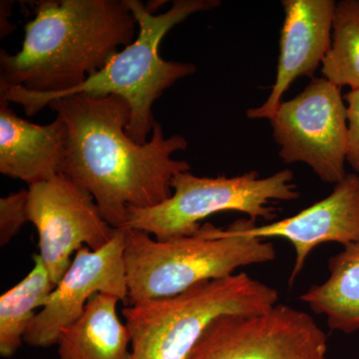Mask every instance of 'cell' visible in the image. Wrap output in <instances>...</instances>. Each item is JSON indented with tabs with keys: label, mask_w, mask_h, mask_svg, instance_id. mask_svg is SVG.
<instances>
[{
	"label": "cell",
	"mask_w": 359,
	"mask_h": 359,
	"mask_svg": "<svg viewBox=\"0 0 359 359\" xmlns=\"http://www.w3.org/2000/svg\"><path fill=\"white\" fill-rule=\"evenodd\" d=\"M48 106L67 127L60 174L91 194L112 228L124 229L131 208L146 209L169 199L174 177L190 172L187 161L172 158L188 142L181 135L166 138L160 123L147 143L130 138L131 110L121 97L75 94Z\"/></svg>",
	"instance_id": "obj_1"
},
{
	"label": "cell",
	"mask_w": 359,
	"mask_h": 359,
	"mask_svg": "<svg viewBox=\"0 0 359 359\" xmlns=\"http://www.w3.org/2000/svg\"><path fill=\"white\" fill-rule=\"evenodd\" d=\"M128 0H45L25 25L16 54L0 52V83L37 93H65L133 43Z\"/></svg>",
	"instance_id": "obj_2"
},
{
	"label": "cell",
	"mask_w": 359,
	"mask_h": 359,
	"mask_svg": "<svg viewBox=\"0 0 359 359\" xmlns=\"http://www.w3.org/2000/svg\"><path fill=\"white\" fill-rule=\"evenodd\" d=\"M139 25L133 43L118 52L102 69L90 75L86 81L65 93L47 94L28 91L21 86L0 83V100L20 104L25 114L33 116L51 101L75 94L94 97L116 95L128 102L131 118L126 133L137 144L147 143L154 128L153 103L165 90L197 70L192 63L166 61L159 47L174 26L189 16L218 7L219 0H176L166 13L155 15L139 0H128Z\"/></svg>",
	"instance_id": "obj_3"
},
{
	"label": "cell",
	"mask_w": 359,
	"mask_h": 359,
	"mask_svg": "<svg viewBox=\"0 0 359 359\" xmlns=\"http://www.w3.org/2000/svg\"><path fill=\"white\" fill-rule=\"evenodd\" d=\"M276 257L271 243L245 235L237 222L226 229L207 223L194 235L164 241L126 229L128 304L176 297L199 283L228 278L238 269L269 263Z\"/></svg>",
	"instance_id": "obj_4"
},
{
	"label": "cell",
	"mask_w": 359,
	"mask_h": 359,
	"mask_svg": "<svg viewBox=\"0 0 359 359\" xmlns=\"http://www.w3.org/2000/svg\"><path fill=\"white\" fill-rule=\"evenodd\" d=\"M278 301V290L240 273L176 297L127 306L122 316L131 335V359H189L216 318L263 313Z\"/></svg>",
	"instance_id": "obj_5"
},
{
	"label": "cell",
	"mask_w": 359,
	"mask_h": 359,
	"mask_svg": "<svg viewBox=\"0 0 359 359\" xmlns=\"http://www.w3.org/2000/svg\"><path fill=\"white\" fill-rule=\"evenodd\" d=\"M172 194L160 205L128 210L124 229L145 231L156 240L191 236L200 230V222L223 212H240L249 219L271 222L273 204L299 199L294 175L289 169L259 178L257 171L241 176L198 177L182 172L172 180Z\"/></svg>",
	"instance_id": "obj_6"
},
{
	"label": "cell",
	"mask_w": 359,
	"mask_h": 359,
	"mask_svg": "<svg viewBox=\"0 0 359 359\" xmlns=\"http://www.w3.org/2000/svg\"><path fill=\"white\" fill-rule=\"evenodd\" d=\"M269 121L283 163H304L328 184L346 178L348 121L339 86L313 78L299 95L283 101Z\"/></svg>",
	"instance_id": "obj_7"
},
{
	"label": "cell",
	"mask_w": 359,
	"mask_h": 359,
	"mask_svg": "<svg viewBox=\"0 0 359 359\" xmlns=\"http://www.w3.org/2000/svg\"><path fill=\"white\" fill-rule=\"evenodd\" d=\"M327 334L313 318L278 304L263 313L216 318L189 359H327Z\"/></svg>",
	"instance_id": "obj_8"
},
{
	"label": "cell",
	"mask_w": 359,
	"mask_h": 359,
	"mask_svg": "<svg viewBox=\"0 0 359 359\" xmlns=\"http://www.w3.org/2000/svg\"><path fill=\"white\" fill-rule=\"evenodd\" d=\"M28 219L39 236V257L57 285L74 252L98 250L112 240L116 229L103 218L95 200L65 174L28 186Z\"/></svg>",
	"instance_id": "obj_9"
},
{
	"label": "cell",
	"mask_w": 359,
	"mask_h": 359,
	"mask_svg": "<svg viewBox=\"0 0 359 359\" xmlns=\"http://www.w3.org/2000/svg\"><path fill=\"white\" fill-rule=\"evenodd\" d=\"M125 248L126 229H116L114 237L102 249L83 247L78 250L26 330L25 344L32 347L57 344L61 332L81 316L94 294H112L128 304Z\"/></svg>",
	"instance_id": "obj_10"
},
{
	"label": "cell",
	"mask_w": 359,
	"mask_h": 359,
	"mask_svg": "<svg viewBox=\"0 0 359 359\" xmlns=\"http://www.w3.org/2000/svg\"><path fill=\"white\" fill-rule=\"evenodd\" d=\"M236 222L245 235L285 238L294 245L295 262L290 276L292 285L318 245L334 242L346 247L359 242V174H347L327 198L290 218L263 226L250 219Z\"/></svg>",
	"instance_id": "obj_11"
},
{
	"label": "cell",
	"mask_w": 359,
	"mask_h": 359,
	"mask_svg": "<svg viewBox=\"0 0 359 359\" xmlns=\"http://www.w3.org/2000/svg\"><path fill=\"white\" fill-rule=\"evenodd\" d=\"M285 18L280 39L276 81L263 105L247 111L250 119H271L297 78H314L332 43L337 2L283 0Z\"/></svg>",
	"instance_id": "obj_12"
},
{
	"label": "cell",
	"mask_w": 359,
	"mask_h": 359,
	"mask_svg": "<svg viewBox=\"0 0 359 359\" xmlns=\"http://www.w3.org/2000/svg\"><path fill=\"white\" fill-rule=\"evenodd\" d=\"M68 132L59 116L48 125L26 121L0 100V173L28 184L61 173Z\"/></svg>",
	"instance_id": "obj_13"
},
{
	"label": "cell",
	"mask_w": 359,
	"mask_h": 359,
	"mask_svg": "<svg viewBox=\"0 0 359 359\" xmlns=\"http://www.w3.org/2000/svg\"><path fill=\"white\" fill-rule=\"evenodd\" d=\"M119 302L112 294H94L59 335V359H131V335L118 316Z\"/></svg>",
	"instance_id": "obj_14"
},
{
	"label": "cell",
	"mask_w": 359,
	"mask_h": 359,
	"mask_svg": "<svg viewBox=\"0 0 359 359\" xmlns=\"http://www.w3.org/2000/svg\"><path fill=\"white\" fill-rule=\"evenodd\" d=\"M330 276L302 295L314 313L325 316L330 330H359V242L344 247L328 262Z\"/></svg>",
	"instance_id": "obj_15"
},
{
	"label": "cell",
	"mask_w": 359,
	"mask_h": 359,
	"mask_svg": "<svg viewBox=\"0 0 359 359\" xmlns=\"http://www.w3.org/2000/svg\"><path fill=\"white\" fill-rule=\"evenodd\" d=\"M34 266L18 285L0 297V354L13 358L25 342L26 330L55 289L39 255H33Z\"/></svg>",
	"instance_id": "obj_16"
},
{
	"label": "cell",
	"mask_w": 359,
	"mask_h": 359,
	"mask_svg": "<svg viewBox=\"0 0 359 359\" xmlns=\"http://www.w3.org/2000/svg\"><path fill=\"white\" fill-rule=\"evenodd\" d=\"M321 65L328 81L359 90V0L337 2L332 48Z\"/></svg>",
	"instance_id": "obj_17"
},
{
	"label": "cell",
	"mask_w": 359,
	"mask_h": 359,
	"mask_svg": "<svg viewBox=\"0 0 359 359\" xmlns=\"http://www.w3.org/2000/svg\"><path fill=\"white\" fill-rule=\"evenodd\" d=\"M28 191L9 194L0 199V245L9 242L25 226L28 219Z\"/></svg>",
	"instance_id": "obj_18"
},
{
	"label": "cell",
	"mask_w": 359,
	"mask_h": 359,
	"mask_svg": "<svg viewBox=\"0 0 359 359\" xmlns=\"http://www.w3.org/2000/svg\"><path fill=\"white\" fill-rule=\"evenodd\" d=\"M348 121L346 162L359 173V90H351L344 95Z\"/></svg>",
	"instance_id": "obj_19"
}]
</instances>
